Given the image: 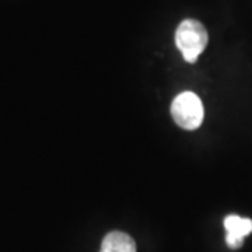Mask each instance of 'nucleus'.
<instances>
[{
    "mask_svg": "<svg viewBox=\"0 0 252 252\" xmlns=\"http://www.w3.org/2000/svg\"><path fill=\"white\" fill-rule=\"evenodd\" d=\"M209 35L205 26L193 18H187L175 31V45L188 63H195L205 51Z\"/></svg>",
    "mask_w": 252,
    "mask_h": 252,
    "instance_id": "1",
    "label": "nucleus"
},
{
    "mask_svg": "<svg viewBox=\"0 0 252 252\" xmlns=\"http://www.w3.org/2000/svg\"><path fill=\"white\" fill-rule=\"evenodd\" d=\"M171 115L174 122L182 129L195 130L203 122V104L195 93L184 91L172 101Z\"/></svg>",
    "mask_w": 252,
    "mask_h": 252,
    "instance_id": "2",
    "label": "nucleus"
},
{
    "mask_svg": "<svg viewBox=\"0 0 252 252\" xmlns=\"http://www.w3.org/2000/svg\"><path fill=\"white\" fill-rule=\"evenodd\" d=\"M224 228L227 231L225 243L228 248L238 250L243 245L244 238L252 233V220L237 215H230L224 219Z\"/></svg>",
    "mask_w": 252,
    "mask_h": 252,
    "instance_id": "3",
    "label": "nucleus"
},
{
    "mask_svg": "<svg viewBox=\"0 0 252 252\" xmlns=\"http://www.w3.org/2000/svg\"><path fill=\"white\" fill-rule=\"evenodd\" d=\"M99 252H136V243L126 233L111 231L104 237Z\"/></svg>",
    "mask_w": 252,
    "mask_h": 252,
    "instance_id": "4",
    "label": "nucleus"
}]
</instances>
